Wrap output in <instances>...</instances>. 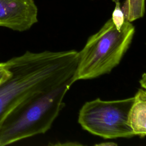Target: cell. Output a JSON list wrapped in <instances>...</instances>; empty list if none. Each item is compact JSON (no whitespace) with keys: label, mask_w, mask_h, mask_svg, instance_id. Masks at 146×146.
<instances>
[{"label":"cell","mask_w":146,"mask_h":146,"mask_svg":"<svg viewBox=\"0 0 146 146\" xmlns=\"http://www.w3.org/2000/svg\"><path fill=\"white\" fill-rule=\"evenodd\" d=\"M135 29L125 21L120 30L111 18L95 34L90 36L78 52L77 66L73 82L92 79L108 74L120 62L133 39Z\"/></svg>","instance_id":"obj_3"},{"label":"cell","mask_w":146,"mask_h":146,"mask_svg":"<svg viewBox=\"0 0 146 146\" xmlns=\"http://www.w3.org/2000/svg\"><path fill=\"white\" fill-rule=\"evenodd\" d=\"M78 52L44 51L14 57L5 62L10 75L0 84V124L26 99L48 92L72 78Z\"/></svg>","instance_id":"obj_1"},{"label":"cell","mask_w":146,"mask_h":146,"mask_svg":"<svg viewBox=\"0 0 146 146\" xmlns=\"http://www.w3.org/2000/svg\"><path fill=\"white\" fill-rule=\"evenodd\" d=\"M133 102V97L87 102L79 111L78 123L83 129L105 139L132 137L128 113Z\"/></svg>","instance_id":"obj_4"},{"label":"cell","mask_w":146,"mask_h":146,"mask_svg":"<svg viewBox=\"0 0 146 146\" xmlns=\"http://www.w3.org/2000/svg\"><path fill=\"white\" fill-rule=\"evenodd\" d=\"M97 145H116L117 144L114 143H102V144H96Z\"/></svg>","instance_id":"obj_11"},{"label":"cell","mask_w":146,"mask_h":146,"mask_svg":"<svg viewBox=\"0 0 146 146\" xmlns=\"http://www.w3.org/2000/svg\"><path fill=\"white\" fill-rule=\"evenodd\" d=\"M115 2V9L113 11L111 19L116 29L120 30L125 19L121 8L120 0H113Z\"/></svg>","instance_id":"obj_8"},{"label":"cell","mask_w":146,"mask_h":146,"mask_svg":"<svg viewBox=\"0 0 146 146\" xmlns=\"http://www.w3.org/2000/svg\"><path fill=\"white\" fill-rule=\"evenodd\" d=\"M140 83L141 84V86L143 88L145 89L146 85H145V74H144L143 75V78H141V79L140 80Z\"/></svg>","instance_id":"obj_10"},{"label":"cell","mask_w":146,"mask_h":146,"mask_svg":"<svg viewBox=\"0 0 146 146\" xmlns=\"http://www.w3.org/2000/svg\"><path fill=\"white\" fill-rule=\"evenodd\" d=\"M5 66H6L5 62H4V63H0V70L2 69V68L5 67Z\"/></svg>","instance_id":"obj_12"},{"label":"cell","mask_w":146,"mask_h":146,"mask_svg":"<svg viewBox=\"0 0 146 146\" xmlns=\"http://www.w3.org/2000/svg\"><path fill=\"white\" fill-rule=\"evenodd\" d=\"M6 64V63H5ZM10 71L6 67V65L5 67L2 68L0 70V84L5 80L6 78H7L10 75Z\"/></svg>","instance_id":"obj_9"},{"label":"cell","mask_w":146,"mask_h":146,"mask_svg":"<svg viewBox=\"0 0 146 146\" xmlns=\"http://www.w3.org/2000/svg\"><path fill=\"white\" fill-rule=\"evenodd\" d=\"M121 8L125 19L132 22L144 16L145 0H125Z\"/></svg>","instance_id":"obj_7"},{"label":"cell","mask_w":146,"mask_h":146,"mask_svg":"<svg viewBox=\"0 0 146 146\" xmlns=\"http://www.w3.org/2000/svg\"><path fill=\"white\" fill-rule=\"evenodd\" d=\"M72 78L47 92L34 95L18 104L0 124V146L46 133L64 106Z\"/></svg>","instance_id":"obj_2"},{"label":"cell","mask_w":146,"mask_h":146,"mask_svg":"<svg viewBox=\"0 0 146 146\" xmlns=\"http://www.w3.org/2000/svg\"><path fill=\"white\" fill-rule=\"evenodd\" d=\"M34 0H0V27L22 32L38 22Z\"/></svg>","instance_id":"obj_5"},{"label":"cell","mask_w":146,"mask_h":146,"mask_svg":"<svg viewBox=\"0 0 146 146\" xmlns=\"http://www.w3.org/2000/svg\"><path fill=\"white\" fill-rule=\"evenodd\" d=\"M128 123L135 136L144 137L146 135V92L140 88L133 96L128 113Z\"/></svg>","instance_id":"obj_6"}]
</instances>
